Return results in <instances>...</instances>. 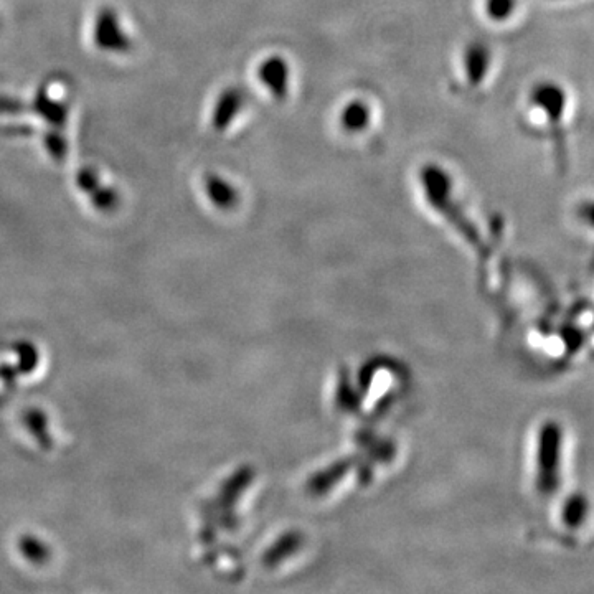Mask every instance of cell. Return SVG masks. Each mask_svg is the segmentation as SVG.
I'll return each instance as SVG.
<instances>
[{"instance_id":"5b68a950","label":"cell","mask_w":594,"mask_h":594,"mask_svg":"<svg viewBox=\"0 0 594 594\" xmlns=\"http://www.w3.org/2000/svg\"><path fill=\"white\" fill-rule=\"evenodd\" d=\"M245 106V93L236 88L228 86L220 93L212 111V126L215 131H227L231 124L235 123Z\"/></svg>"},{"instance_id":"7c38bea8","label":"cell","mask_w":594,"mask_h":594,"mask_svg":"<svg viewBox=\"0 0 594 594\" xmlns=\"http://www.w3.org/2000/svg\"><path fill=\"white\" fill-rule=\"evenodd\" d=\"M76 184L80 187L83 192L86 194H93L96 189H98L99 185V177L96 174V170L93 169H83L80 170V174L76 177Z\"/></svg>"},{"instance_id":"9c48e42d","label":"cell","mask_w":594,"mask_h":594,"mask_svg":"<svg viewBox=\"0 0 594 594\" xmlns=\"http://www.w3.org/2000/svg\"><path fill=\"white\" fill-rule=\"evenodd\" d=\"M20 548H22V552L25 553V557H29L30 560L33 561H45L47 560V548L43 545L42 542H38L35 538L27 537L22 538V543H20Z\"/></svg>"},{"instance_id":"8992f818","label":"cell","mask_w":594,"mask_h":594,"mask_svg":"<svg viewBox=\"0 0 594 594\" xmlns=\"http://www.w3.org/2000/svg\"><path fill=\"white\" fill-rule=\"evenodd\" d=\"M203 190H205L208 200L220 208L233 207L240 198L236 185L225 175L217 174V172L205 175Z\"/></svg>"},{"instance_id":"ba28073f","label":"cell","mask_w":594,"mask_h":594,"mask_svg":"<svg viewBox=\"0 0 594 594\" xmlns=\"http://www.w3.org/2000/svg\"><path fill=\"white\" fill-rule=\"evenodd\" d=\"M565 515L566 519H568V525L583 524L586 515H588V500L585 497H573V499L568 500Z\"/></svg>"},{"instance_id":"8fae6325","label":"cell","mask_w":594,"mask_h":594,"mask_svg":"<svg viewBox=\"0 0 594 594\" xmlns=\"http://www.w3.org/2000/svg\"><path fill=\"white\" fill-rule=\"evenodd\" d=\"M25 421L29 423L30 431L35 434V438L40 439V443L45 444V439H47V421L43 418L42 413H38V411H30Z\"/></svg>"},{"instance_id":"3957f363","label":"cell","mask_w":594,"mask_h":594,"mask_svg":"<svg viewBox=\"0 0 594 594\" xmlns=\"http://www.w3.org/2000/svg\"><path fill=\"white\" fill-rule=\"evenodd\" d=\"M492 65L491 47L481 40L467 43L462 52V68L464 76L471 86H481L486 81Z\"/></svg>"},{"instance_id":"7a4b0ae2","label":"cell","mask_w":594,"mask_h":594,"mask_svg":"<svg viewBox=\"0 0 594 594\" xmlns=\"http://www.w3.org/2000/svg\"><path fill=\"white\" fill-rule=\"evenodd\" d=\"M256 78L271 98L276 101L288 99L291 93V80H293V70L288 58L278 53L264 57L256 68Z\"/></svg>"},{"instance_id":"277c9868","label":"cell","mask_w":594,"mask_h":594,"mask_svg":"<svg viewBox=\"0 0 594 594\" xmlns=\"http://www.w3.org/2000/svg\"><path fill=\"white\" fill-rule=\"evenodd\" d=\"M373 109L372 104L368 103L367 99L352 98L345 101L340 106L339 114H337V123L339 128L350 134V136H357L368 131L372 126Z\"/></svg>"},{"instance_id":"52a82bcc","label":"cell","mask_w":594,"mask_h":594,"mask_svg":"<svg viewBox=\"0 0 594 594\" xmlns=\"http://www.w3.org/2000/svg\"><path fill=\"white\" fill-rule=\"evenodd\" d=\"M482 9L492 22H507L517 10V0H484Z\"/></svg>"},{"instance_id":"30bf717a","label":"cell","mask_w":594,"mask_h":594,"mask_svg":"<svg viewBox=\"0 0 594 594\" xmlns=\"http://www.w3.org/2000/svg\"><path fill=\"white\" fill-rule=\"evenodd\" d=\"M91 195H93L91 200H93L95 207L99 208V210H113L118 205V195H116L113 189H109V187H106V189L98 187Z\"/></svg>"},{"instance_id":"6da1fadb","label":"cell","mask_w":594,"mask_h":594,"mask_svg":"<svg viewBox=\"0 0 594 594\" xmlns=\"http://www.w3.org/2000/svg\"><path fill=\"white\" fill-rule=\"evenodd\" d=\"M93 40L96 47L108 53H126L131 50V38L124 30L118 12L111 7L99 10L93 27Z\"/></svg>"}]
</instances>
